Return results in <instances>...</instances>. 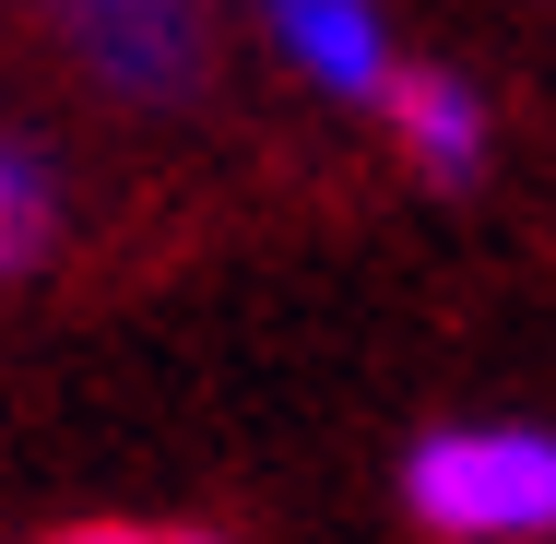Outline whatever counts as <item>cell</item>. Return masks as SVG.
<instances>
[{
	"instance_id": "5b68a950",
	"label": "cell",
	"mask_w": 556,
	"mask_h": 544,
	"mask_svg": "<svg viewBox=\"0 0 556 544\" xmlns=\"http://www.w3.org/2000/svg\"><path fill=\"white\" fill-rule=\"evenodd\" d=\"M60 225H72V202H60V154L24 142V130H0V284L48 273Z\"/></svg>"
},
{
	"instance_id": "3957f363",
	"label": "cell",
	"mask_w": 556,
	"mask_h": 544,
	"mask_svg": "<svg viewBox=\"0 0 556 544\" xmlns=\"http://www.w3.org/2000/svg\"><path fill=\"white\" fill-rule=\"evenodd\" d=\"M261 24H273V48H285L320 96H343V107H379L391 72H403L379 0H261Z\"/></svg>"
},
{
	"instance_id": "7a4b0ae2",
	"label": "cell",
	"mask_w": 556,
	"mask_h": 544,
	"mask_svg": "<svg viewBox=\"0 0 556 544\" xmlns=\"http://www.w3.org/2000/svg\"><path fill=\"white\" fill-rule=\"evenodd\" d=\"M60 24H72L84 72L130 107H166L202 84V12L190 0H60Z\"/></svg>"
},
{
	"instance_id": "8992f818",
	"label": "cell",
	"mask_w": 556,
	"mask_h": 544,
	"mask_svg": "<svg viewBox=\"0 0 556 544\" xmlns=\"http://www.w3.org/2000/svg\"><path fill=\"white\" fill-rule=\"evenodd\" d=\"M48 544H225V533H154V521H72Z\"/></svg>"
},
{
	"instance_id": "6da1fadb",
	"label": "cell",
	"mask_w": 556,
	"mask_h": 544,
	"mask_svg": "<svg viewBox=\"0 0 556 544\" xmlns=\"http://www.w3.org/2000/svg\"><path fill=\"white\" fill-rule=\"evenodd\" d=\"M403 509L439 544H545L556 533V427H427L403 450Z\"/></svg>"
},
{
	"instance_id": "277c9868",
	"label": "cell",
	"mask_w": 556,
	"mask_h": 544,
	"mask_svg": "<svg viewBox=\"0 0 556 544\" xmlns=\"http://www.w3.org/2000/svg\"><path fill=\"white\" fill-rule=\"evenodd\" d=\"M391 130H403V154L427 166V178H473L485 166V96L462 84V72H391Z\"/></svg>"
}]
</instances>
